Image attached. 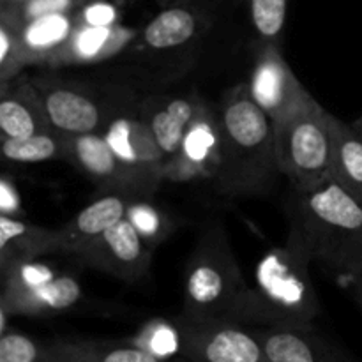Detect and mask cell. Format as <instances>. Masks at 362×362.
<instances>
[{"instance_id":"6da1fadb","label":"cell","mask_w":362,"mask_h":362,"mask_svg":"<svg viewBox=\"0 0 362 362\" xmlns=\"http://www.w3.org/2000/svg\"><path fill=\"white\" fill-rule=\"evenodd\" d=\"M315 260L296 225L283 246L269 250L258 262L255 285L246 286L228 322L246 327L313 325L320 311L310 264Z\"/></svg>"},{"instance_id":"7a4b0ae2","label":"cell","mask_w":362,"mask_h":362,"mask_svg":"<svg viewBox=\"0 0 362 362\" xmlns=\"http://www.w3.org/2000/svg\"><path fill=\"white\" fill-rule=\"evenodd\" d=\"M221 122V168L216 189L228 198L267 193L279 175L274 122L255 103L247 83L225 92L218 105Z\"/></svg>"},{"instance_id":"3957f363","label":"cell","mask_w":362,"mask_h":362,"mask_svg":"<svg viewBox=\"0 0 362 362\" xmlns=\"http://www.w3.org/2000/svg\"><path fill=\"white\" fill-rule=\"evenodd\" d=\"M290 223L300 230L315 260L341 278L362 272V205L329 179L310 191H293Z\"/></svg>"},{"instance_id":"277c9868","label":"cell","mask_w":362,"mask_h":362,"mask_svg":"<svg viewBox=\"0 0 362 362\" xmlns=\"http://www.w3.org/2000/svg\"><path fill=\"white\" fill-rule=\"evenodd\" d=\"M246 286L228 232L219 223L209 225L187 262L182 317L228 322Z\"/></svg>"},{"instance_id":"5b68a950","label":"cell","mask_w":362,"mask_h":362,"mask_svg":"<svg viewBox=\"0 0 362 362\" xmlns=\"http://www.w3.org/2000/svg\"><path fill=\"white\" fill-rule=\"evenodd\" d=\"M276 159L293 191H310L331 179L329 112L311 99L279 122H274Z\"/></svg>"},{"instance_id":"8992f818","label":"cell","mask_w":362,"mask_h":362,"mask_svg":"<svg viewBox=\"0 0 362 362\" xmlns=\"http://www.w3.org/2000/svg\"><path fill=\"white\" fill-rule=\"evenodd\" d=\"M0 272L2 334L7 331L9 317H52L73 310L83 299V290L76 278L53 271L35 260L11 264L0 269Z\"/></svg>"},{"instance_id":"52a82bcc","label":"cell","mask_w":362,"mask_h":362,"mask_svg":"<svg viewBox=\"0 0 362 362\" xmlns=\"http://www.w3.org/2000/svg\"><path fill=\"white\" fill-rule=\"evenodd\" d=\"M177 320L184 332V349L177 362H269L253 327L182 315Z\"/></svg>"},{"instance_id":"ba28073f","label":"cell","mask_w":362,"mask_h":362,"mask_svg":"<svg viewBox=\"0 0 362 362\" xmlns=\"http://www.w3.org/2000/svg\"><path fill=\"white\" fill-rule=\"evenodd\" d=\"M246 83L251 98L272 122H279L313 99L293 74L281 46L255 45L253 67Z\"/></svg>"},{"instance_id":"9c48e42d","label":"cell","mask_w":362,"mask_h":362,"mask_svg":"<svg viewBox=\"0 0 362 362\" xmlns=\"http://www.w3.org/2000/svg\"><path fill=\"white\" fill-rule=\"evenodd\" d=\"M64 159L78 166L105 193L119 191L131 197H152L158 191L115 154L103 133L66 136Z\"/></svg>"},{"instance_id":"30bf717a","label":"cell","mask_w":362,"mask_h":362,"mask_svg":"<svg viewBox=\"0 0 362 362\" xmlns=\"http://www.w3.org/2000/svg\"><path fill=\"white\" fill-rule=\"evenodd\" d=\"M221 168V122L218 106L204 101L175 156L163 168V182L216 180Z\"/></svg>"},{"instance_id":"8fae6325","label":"cell","mask_w":362,"mask_h":362,"mask_svg":"<svg viewBox=\"0 0 362 362\" xmlns=\"http://www.w3.org/2000/svg\"><path fill=\"white\" fill-rule=\"evenodd\" d=\"M41 94L46 115L55 131L66 136L103 133L115 108L83 85L64 80L34 83Z\"/></svg>"},{"instance_id":"7c38bea8","label":"cell","mask_w":362,"mask_h":362,"mask_svg":"<svg viewBox=\"0 0 362 362\" xmlns=\"http://www.w3.org/2000/svg\"><path fill=\"white\" fill-rule=\"evenodd\" d=\"M154 247L136 232L126 218L92 240L76 255L83 265L106 272L126 283H136L147 276Z\"/></svg>"},{"instance_id":"4fadbf2b","label":"cell","mask_w":362,"mask_h":362,"mask_svg":"<svg viewBox=\"0 0 362 362\" xmlns=\"http://www.w3.org/2000/svg\"><path fill=\"white\" fill-rule=\"evenodd\" d=\"M103 134L115 154L138 175L144 177L156 189L161 186L163 168L168 158L159 147L140 110L115 108L103 129Z\"/></svg>"},{"instance_id":"5bb4252c","label":"cell","mask_w":362,"mask_h":362,"mask_svg":"<svg viewBox=\"0 0 362 362\" xmlns=\"http://www.w3.org/2000/svg\"><path fill=\"white\" fill-rule=\"evenodd\" d=\"M218 6L211 4H173L163 7L141 30L140 42L154 55L187 52L204 37Z\"/></svg>"},{"instance_id":"9a60e30c","label":"cell","mask_w":362,"mask_h":362,"mask_svg":"<svg viewBox=\"0 0 362 362\" xmlns=\"http://www.w3.org/2000/svg\"><path fill=\"white\" fill-rule=\"evenodd\" d=\"M269 362H359L327 341L313 325L255 329Z\"/></svg>"},{"instance_id":"2e32d148","label":"cell","mask_w":362,"mask_h":362,"mask_svg":"<svg viewBox=\"0 0 362 362\" xmlns=\"http://www.w3.org/2000/svg\"><path fill=\"white\" fill-rule=\"evenodd\" d=\"M134 30L122 25L95 27L78 21L71 37L49 57L46 66L71 67L90 66L119 55L133 42Z\"/></svg>"},{"instance_id":"e0dca14e","label":"cell","mask_w":362,"mask_h":362,"mask_svg":"<svg viewBox=\"0 0 362 362\" xmlns=\"http://www.w3.org/2000/svg\"><path fill=\"white\" fill-rule=\"evenodd\" d=\"M133 198L136 197L119 193V191H108L103 197L95 198L94 202L85 205L62 228H57L59 253L76 257L92 240H95L106 230L117 225L120 219L126 218L127 205Z\"/></svg>"},{"instance_id":"ac0fdd59","label":"cell","mask_w":362,"mask_h":362,"mask_svg":"<svg viewBox=\"0 0 362 362\" xmlns=\"http://www.w3.org/2000/svg\"><path fill=\"white\" fill-rule=\"evenodd\" d=\"M204 99L193 94L161 95V98H148L141 103L140 113L151 126L159 147L172 158L182 145L184 136L189 131L191 124L197 119Z\"/></svg>"},{"instance_id":"d6986e66","label":"cell","mask_w":362,"mask_h":362,"mask_svg":"<svg viewBox=\"0 0 362 362\" xmlns=\"http://www.w3.org/2000/svg\"><path fill=\"white\" fill-rule=\"evenodd\" d=\"M41 94L27 80H11L2 85L0 134L2 138H28L52 131Z\"/></svg>"},{"instance_id":"ffe728a7","label":"cell","mask_w":362,"mask_h":362,"mask_svg":"<svg viewBox=\"0 0 362 362\" xmlns=\"http://www.w3.org/2000/svg\"><path fill=\"white\" fill-rule=\"evenodd\" d=\"M53 253H59L57 230L0 214V269Z\"/></svg>"},{"instance_id":"44dd1931","label":"cell","mask_w":362,"mask_h":362,"mask_svg":"<svg viewBox=\"0 0 362 362\" xmlns=\"http://www.w3.org/2000/svg\"><path fill=\"white\" fill-rule=\"evenodd\" d=\"M331 179L362 205V138L350 124L329 113Z\"/></svg>"},{"instance_id":"7402d4cb","label":"cell","mask_w":362,"mask_h":362,"mask_svg":"<svg viewBox=\"0 0 362 362\" xmlns=\"http://www.w3.org/2000/svg\"><path fill=\"white\" fill-rule=\"evenodd\" d=\"M48 349L52 362H163L129 341L57 339Z\"/></svg>"},{"instance_id":"603a6c76","label":"cell","mask_w":362,"mask_h":362,"mask_svg":"<svg viewBox=\"0 0 362 362\" xmlns=\"http://www.w3.org/2000/svg\"><path fill=\"white\" fill-rule=\"evenodd\" d=\"M76 25L78 11L66 14H48L25 23L20 28V37L28 66L48 62L49 57L71 37Z\"/></svg>"},{"instance_id":"cb8c5ba5","label":"cell","mask_w":362,"mask_h":362,"mask_svg":"<svg viewBox=\"0 0 362 362\" xmlns=\"http://www.w3.org/2000/svg\"><path fill=\"white\" fill-rule=\"evenodd\" d=\"M0 152L13 165H34L66 158V134L52 129L28 138H2Z\"/></svg>"},{"instance_id":"d4e9b609","label":"cell","mask_w":362,"mask_h":362,"mask_svg":"<svg viewBox=\"0 0 362 362\" xmlns=\"http://www.w3.org/2000/svg\"><path fill=\"white\" fill-rule=\"evenodd\" d=\"M127 341L145 350L156 359L177 362L184 349V332L179 320L170 322L165 318H154L140 327V331Z\"/></svg>"},{"instance_id":"484cf974","label":"cell","mask_w":362,"mask_h":362,"mask_svg":"<svg viewBox=\"0 0 362 362\" xmlns=\"http://www.w3.org/2000/svg\"><path fill=\"white\" fill-rule=\"evenodd\" d=\"M255 45L283 46L288 0H246Z\"/></svg>"},{"instance_id":"4316f807","label":"cell","mask_w":362,"mask_h":362,"mask_svg":"<svg viewBox=\"0 0 362 362\" xmlns=\"http://www.w3.org/2000/svg\"><path fill=\"white\" fill-rule=\"evenodd\" d=\"M151 197H136L129 202L126 219L152 247L165 243L175 230L177 223L159 205L148 200Z\"/></svg>"},{"instance_id":"83f0119b","label":"cell","mask_w":362,"mask_h":362,"mask_svg":"<svg viewBox=\"0 0 362 362\" xmlns=\"http://www.w3.org/2000/svg\"><path fill=\"white\" fill-rule=\"evenodd\" d=\"M88 4V0H27L18 6H0V18L11 21L16 27L48 14L76 13Z\"/></svg>"},{"instance_id":"f1b7e54d","label":"cell","mask_w":362,"mask_h":362,"mask_svg":"<svg viewBox=\"0 0 362 362\" xmlns=\"http://www.w3.org/2000/svg\"><path fill=\"white\" fill-rule=\"evenodd\" d=\"M28 67L21 46L20 27L0 18V81L9 83L18 78L20 71Z\"/></svg>"},{"instance_id":"f546056e","label":"cell","mask_w":362,"mask_h":362,"mask_svg":"<svg viewBox=\"0 0 362 362\" xmlns=\"http://www.w3.org/2000/svg\"><path fill=\"white\" fill-rule=\"evenodd\" d=\"M0 362H52L48 345L30 336L6 331L0 338Z\"/></svg>"},{"instance_id":"4dcf8cb0","label":"cell","mask_w":362,"mask_h":362,"mask_svg":"<svg viewBox=\"0 0 362 362\" xmlns=\"http://www.w3.org/2000/svg\"><path fill=\"white\" fill-rule=\"evenodd\" d=\"M78 21L83 25L110 27V25H119V14L115 7L108 4H88L78 11Z\"/></svg>"},{"instance_id":"1f68e13d","label":"cell","mask_w":362,"mask_h":362,"mask_svg":"<svg viewBox=\"0 0 362 362\" xmlns=\"http://www.w3.org/2000/svg\"><path fill=\"white\" fill-rule=\"evenodd\" d=\"M0 214L14 216V218H20L21 214L20 197L9 177H2L0 180Z\"/></svg>"},{"instance_id":"d6a6232c","label":"cell","mask_w":362,"mask_h":362,"mask_svg":"<svg viewBox=\"0 0 362 362\" xmlns=\"http://www.w3.org/2000/svg\"><path fill=\"white\" fill-rule=\"evenodd\" d=\"M345 279L346 286H349L350 293H352L354 300L357 303V306L361 308L362 311V272H359V274H352V276H346Z\"/></svg>"},{"instance_id":"836d02e7","label":"cell","mask_w":362,"mask_h":362,"mask_svg":"<svg viewBox=\"0 0 362 362\" xmlns=\"http://www.w3.org/2000/svg\"><path fill=\"white\" fill-rule=\"evenodd\" d=\"M221 0H159L163 7L173 6V4H211V6H219Z\"/></svg>"},{"instance_id":"e575fe53","label":"cell","mask_w":362,"mask_h":362,"mask_svg":"<svg viewBox=\"0 0 362 362\" xmlns=\"http://www.w3.org/2000/svg\"><path fill=\"white\" fill-rule=\"evenodd\" d=\"M352 127H354V131H356V133L359 134V136L362 138V115L359 117V119L356 120V122L352 124Z\"/></svg>"},{"instance_id":"d590c367","label":"cell","mask_w":362,"mask_h":362,"mask_svg":"<svg viewBox=\"0 0 362 362\" xmlns=\"http://www.w3.org/2000/svg\"><path fill=\"white\" fill-rule=\"evenodd\" d=\"M23 2H27V0H0L2 6H18V4H23Z\"/></svg>"}]
</instances>
